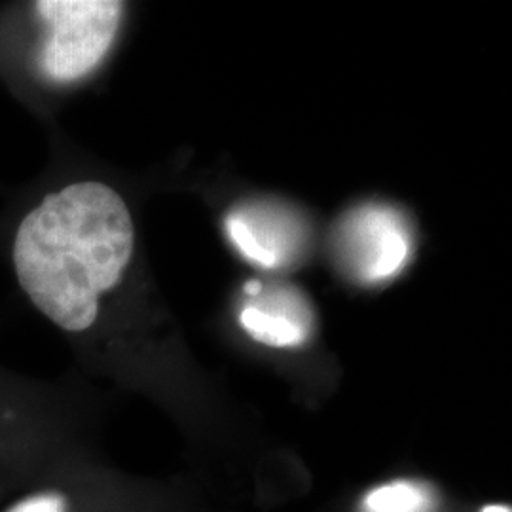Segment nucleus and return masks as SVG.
I'll return each instance as SVG.
<instances>
[{
	"label": "nucleus",
	"instance_id": "nucleus-1",
	"mask_svg": "<svg viewBox=\"0 0 512 512\" xmlns=\"http://www.w3.org/2000/svg\"><path fill=\"white\" fill-rule=\"evenodd\" d=\"M135 222L109 184L73 181L46 192L23 213L10 260L19 289L52 325L84 334L128 275Z\"/></svg>",
	"mask_w": 512,
	"mask_h": 512
},
{
	"label": "nucleus",
	"instance_id": "nucleus-2",
	"mask_svg": "<svg viewBox=\"0 0 512 512\" xmlns=\"http://www.w3.org/2000/svg\"><path fill=\"white\" fill-rule=\"evenodd\" d=\"M126 6L116 0H38L31 4L37 38L33 74L46 86L67 88L92 76L107 59Z\"/></svg>",
	"mask_w": 512,
	"mask_h": 512
},
{
	"label": "nucleus",
	"instance_id": "nucleus-3",
	"mask_svg": "<svg viewBox=\"0 0 512 512\" xmlns=\"http://www.w3.org/2000/svg\"><path fill=\"white\" fill-rule=\"evenodd\" d=\"M334 255L340 270L363 287H376L403 274L414 255L412 226L385 203L349 209L334 230Z\"/></svg>",
	"mask_w": 512,
	"mask_h": 512
},
{
	"label": "nucleus",
	"instance_id": "nucleus-4",
	"mask_svg": "<svg viewBox=\"0 0 512 512\" xmlns=\"http://www.w3.org/2000/svg\"><path fill=\"white\" fill-rule=\"evenodd\" d=\"M230 245L262 270L294 268L310 245V228L291 205L275 200L236 203L224 217Z\"/></svg>",
	"mask_w": 512,
	"mask_h": 512
},
{
	"label": "nucleus",
	"instance_id": "nucleus-5",
	"mask_svg": "<svg viewBox=\"0 0 512 512\" xmlns=\"http://www.w3.org/2000/svg\"><path fill=\"white\" fill-rule=\"evenodd\" d=\"M238 321L249 338L275 349L302 348L315 330L310 298L283 281H247L239 300Z\"/></svg>",
	"mask_w": 512,
	"mask_h": 512
},
{
	"label": "nucleus",
	"instance_id": "nucleus-6",
	"mask_svg": "<svg viewBox=\"0 0 512 512\" xmlns=\"http://www.w3.org/2000/svg\"><path fill=\"white\" fill-rule=\"evenodd\" d=\"M361 512H435V499L425 484L395 480L366 494Z\"/></svg>",
	"mask_w": 512,
	"mask_h": 512
},
{
	"label": "nucleus",
	"instance_id": "nucleus-7",
	"mask_svg": "<svg viewBox=\"0 0 512 512\" xmlns=\"http://www.w3.org/2000/svg\"><path fill=\"white\" fill-rule=\"evenodd\" d=\"M8 512H67L65 499L57 494H38L19 501Z\"/></svg>",
	"mask_w": 512,
	"mask_h": 512
},
{
	"label": "nucleus",
	"instance_id": "nucleus-8",
	"mask_svg": "<svg viewBox=\"0 0 512 512\" xmlns=\"http://www.w3.org/2000/svg\"><path fill=\"white\" fill-rule=\"evenodd\" d=\"M482 512H511V509L505 507V505H490V507H486Z\"/></svg>",
	"mask_w": 512,
	"mask_h": 512
}]
</instances>
